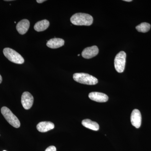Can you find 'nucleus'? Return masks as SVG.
Segmentation results:
<instances>
[{
	"label": "nucleus",
	"mask_w": 151,
	"mask_h": 151,
	"mask_svg": "<svg viewBox=\"0 0 151 151\" xmlns=\"http://www.w3.org/2000/svg\"><path fill=\"white\" fill-rule=\"evenodd\" d=\"M70 21L75 25L90 26L93 23V19L89 14L79 13L73 14Z\"/></svg>",
	"instance_id": "1"
},
{
	"label": "nucleus",
	"mask_w": 151,
	"mask_h": 151,
	"mask_svg": "<svg viewBox=\"0 0 151 151\" xmlns=\"http://www.w3.org/2000/svg\"><path fill=\"white\" fill-rule=\"evenodd\" d=\"M73 78L76 82L87 85H95L98 83L97 78L86 73H74L73 75Z\"/></svg>",
	"instance_id": "2"
},
{
	"label": "nucleus",
	"mask_w": 151,
	"mask_h": 151,
	"mask_svg": "<svg viewBox=\"0 0 151 151\" xmlns=\"http://www.w3.org/2000/svg\"><path fill=\"white\" fill-rule=\"evenodd\" d=\"M1 113L6 120L12 127L16 128L20 127V122L19 119L7 107H2L1 109Z\"/></svg>",
	"instance_id": "3"
},
{
	"label": "nucleus",
	"mask_w": 151,
	"mask_h": 151,
	"mask_svg": "<svg viewBox=\"0 0 151 151\" xmlns=\"http://www.w3.org/2000/svg\"><path fill=\"white\" fill-rule=\"evenodd\" d=\"M3 53L9 60L14 63L21 64L24 62V59L22 55L12 49L5 48L3 50Z\"/></svg>",
	"instance_id": "4"
},
{
	"label": "nucleus",
	"mask_w": 151,
	"mask_h": 151,
	"mask_svg": "<svg viewBox=\"0 0 151 151\" xmlns=\"http://www.w3.org/2000/svg\"><path fill=\"white\" fill-rule=\"evenodd\" d=\"M126 55L124 51H121L117 54L114 60V66L115 69L119 73H122L125 69L126 64Z\"/></svg>",
	"instance_id": "5"
},
{
	"label": "nucleus",
	"mask_w": 151,
	"mask_h": 151,
	"mask_svg": "<svg viewBox=\"0 0 151 151\" xmlns=\"http://www.w3.org/2000/svg\"><path fill=\"white\" fill-rule=\"evenodd\" d=\"M33 102L34 97L29 92H25L22 94L21 103L25 110L30 109L33 104Z\"/></svg>",
	"instance_id": "6"
},
{
	"label": "nucleus",
	"mask_w": 151,
	"mask_h": 151,
	"mask_svg": "<svg viewBox=\"0 0 151 151\" xmlns=\"http://www.w3.org/2000/svg\"><path fill=\"white\" fill-rule=\"evenodd\" d=\"M131 122L132 125L137 129L141 127L142 124V115L138 109H134L132 112L131 116Z\"/></svg>",
	"instance_id": "7"
},
{
	"label": "nucleus",
	"mask_w": 151,
	"mask_h": 151,
	"mask_svg": "<svg viewBox=\"0 0 151 151\" xmlns=\"http://www.w3.org/2000/svg\"><path fill=\"white\" fill-rule=\"evenodd\" d=\"M99 49L97 46L94 45L84 49L81 53L82 57L86 59H90L97 55Z\"/></svg>",
	"instance_id": "8"
},
{
	"label": "nucleus",
	"mask_w": 151,
	"mask_h": 151,
	"mask_svg": "<svg viewBox=\"0 0 151 151\" xmlns=\"http://www.w3.org/2000/svg\"><path fill=\"white\" fill-rule=\"evenodd\" d=\"M89 97L91 100L99 103H105L108 100V95L101 92H91L89 94Z\"/></svg>",
	"instance_id": "9"
},
{
	"label": "nucleus",
	"mask_w": 151,
	"mask_h": 151,
	"mask_svg": "<svg viewBox=\"0 0 151 151\" xmlns=\"http://www.w3.org/2000/svg\"><path fill=\"white\" fill-rule=\"evenodd\" d=\"M29 26V21L27 19H24L19 22L17 24V30L20 34L24 35L27 32Z\"/></svg>",
	"instance_id": "10"
},
{
	"label": "nucleus",
	"mask_w": 151,
	"mask_h": 151,
	"mask_svg": "<svg viewBox=\"0 0 151 151\" xmlns=\"http://www.w3.org/2000/svg\"><path fill=\"white\" fill-rule=\"evenodd\" d=\"M55 125L53 123L50 122H40L37 126V129L39 132H46L54 129Z\"/></svg>",
	"instance_id": "11"
},
{
	"label": "nucleus",
	"mask_w": 151,
	"mask_h": 151,
	"mask_svg": "<svg viewBox=\"0 0 151 151\" xmlns=\"http://www.w3.org/2000/svg\"><path fill=\"white\" fill-rule=\"evenodd\" d=\"M65 42L63 39L58 38L51 39L47 41V46L50 48L55 49L59 48L64 45Z\"/></svg>",
	"instance_id": "12"
},
{
	"label": "nucleus",
	"mask_w": 151,
	"mask_h": 151,
	"mask_svg": "<svg viewBox=\"0 0 151 151\" xmlns=\"http://www.w3.org/2000/svg\"><path fill=\"white\" fill-rule=\"evenodd\" d=\"M81 124L84 127L94 131H98L100 128L99 124H97V122H93L90 119H86L83 120L81 122Z\"/></svg>",
	"instance_id": "13"
},
{
	"label": "nucleus",
	"mask_w": 151,
	"mask_h": 151,
	"mask_svg": "<svg viewBox=\"0 0 151 151\" xmlns=\"http://www.w3.org/2000/svg\"><path fill=\"white\" fill-rule=\"evenodd\" d=\"M50 23L46 19L42 20L37 22L34 26V29L36 31L42 32L47 29L49 26Z\"/></svg>",
	"instance_id": "14"
},
{
	"label": "nucleus",
	"mask_w": 151,
	"mask_h": 151,
	"mask_svg": "<svg viewBox=\"0 0 151 151\" xmlns=\"http://www.w3.org/2000/svg\"><path fill=\"white\" fill-rule=\"evenodd\" d=\"M150 24L146 22L142 23L136 27V29L138 32L143 33L147 32L150 29Z\"/></svg>",
	"instance_id": "15"
},
{
	"label": "nucleus",
	"mask_w": 151,
	"mask_h": 151,
	"mask_svg": "<svg viewBox=\"0 0 151 151\" xmlns=\"http://www.w3.org/2000/svg\"><path fill=\"white\" fill-rule=\"evenodd\" d=\"M45 151H56V148L54 146H50L46 149Z\"/></svg>",
	"instance_id": "16"
},
{
	"label": "nucleus",
	"mask_w": 151,
	"mask_h": 151,
	"mask_svg": "<svg viewBox=\"0 0 151 151\" xmlns=\"http://www.w3.org/2000/svg\"><path fill=\"white\" fill-rule=\"evenodd\" d=\"M45 0H37V1H36L38 3H40H40H42L44 2L45 1Z\"/></svg>",
	"instance_id": "17"
},
{
	"label": "nucleus",
	"mask_w": 151,
	"mask_h": 151,
	"mask_svg": "<svg viewBox=\"0 0 151 151\" xmlns=\"http://www.w3.org/2000/svg\"><path fill=\"white\" fill-rule=\"evenodd\" d=\"M2 81V77L1 76L0 74V84L1 83Z\"/></svg>",
	"instance_id": "18"
},
{
	"label": "nucleus",
	"mask_w": 151,
	"mask_h": 151,
	"mask_svg": "<svg viewBox=\"0 0 151 151\" xmlns=\"http://www.w3.org/2000/svg\"><path fill=\"white\" fill-rule=\"evenodd\" d=\"M124 1L127 2H131L132 1V0H124Z\"/></svg>",
	"instance_id": "19"
},
{
	"label": "nucleus",
	"mask_w": 151,
	"mask_h": 151,
	"mask_svg": "<svg viewBox=\"0 0 151 151\" xmlns=\"http://www.w3.org/2000/svg\"><path fill=\"white\" fill-rule=\"evenodd\" d=\"M79 55H80V54H78V56H79Z\"/></svg>",
	"instance_id": "20"
},
{
	"label": "nucleus",
	"mask_w": 151,
	"mask_h": 151,
	"mask_svg": "<svg viewBox=\"0 0 151 151\" xmlns=\"http://www.w3.org/2000/svg\"><path fill=\"white\" fill-rule=\"evenodd\" d=\"M6 151V150H4V151Z\"/></svg>",
	"instance_id": "21"
}]
</instances>
